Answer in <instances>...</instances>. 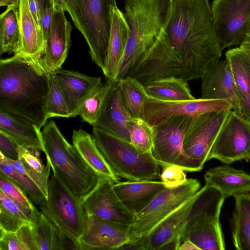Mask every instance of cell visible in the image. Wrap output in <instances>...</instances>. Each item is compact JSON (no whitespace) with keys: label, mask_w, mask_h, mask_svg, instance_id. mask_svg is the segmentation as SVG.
<instances>
[{"label":"cell","mask_w":250,"mask_h":250,"mask_svg":"<svg viewBox=\"0 0 250 250\" xmlns=\"http://www.w3.org/2000/svg\"><path fill=\"white\" fill-rule=\"evenodd\" d=\"M164 31L189 81L201 78L221 56L208 0L172 2Z\"/></svg>","instance_id":"1"},{"label":"cell","mask_w":250,"mask_h":250,"mask_svg":"<svg viewBox=\"0 0 250 250\" xmlns=\"http://www.w3.org/2000/svg\"><path fill=\"white\" fill-rule=\"evenodd\" d=\"M49 73L41 58L15 54L0 61V111L39 129L46 124Z\"/></svg>","instance_id":"2"},{"label":"cell","mask_w":250,"mask_h":250,"mask_svg":"<svg viewBox=\"0 0 250 250\" xmlns=\"http://www.w3.org/2000/svg\"><path fill=\"white\" fill-rule=\"evenodd\" d=\"M171 4L170 0H125V13L129 33L115 80L128 76L144 53L164 30Z\"/></svg>","instance_id":"3"},{"label":"cell","mask_w":250,"mask_h":250,"mask_svg":"<svg viewBox=\"0 0 250 250\" xmlns=\"http://www.w3.org/2000/svg\"><path fill=\"white\" fill-rule=\"evenodd\" d=\"M42 134L44 152L53 173L81 200L95 188L101 176L66 140L54 121L46 123Z\"/></svg>","instance_id":"4"},{"label":"cell","mask_w":250,"mask_h":250,"mask_svg":"<svg viewBox=\"0 0 250 250\" xmlns=\"http://www.w3.org/2000/svg\"><path fill=\"white\" fill-rule=\"evenodd\" d=\"M98 147L120 178L127 181L154 180L160 176V163L152 152L144 151L130 142L95 126L92 133Z\"/></svg>","instance_id":"5"},{"label":"cell","mask_w":250,"mask_h":250,"mask_svg":"<svg viewBox=\"0 0 250 250\" xmlns=\"http://www.w3.org/2000/svg\"><path fill=\"white\" fill-rule=\"evenodd\" d=\"M116 0H64V10L86 41L92 61L103 70Z\"/></svg>","instance_id":"6"},{"label":"cell","mask_w":250,"mask_h":250,"mask_svg":"<svg viewBox=\"0 0 250 250\" xmlns=\"http://www.w3.org/2000/svg\"><path fill=\"white\" fill-rule=\"evenodd\" d=\"M225 198L212 187L205 185L196 194L188 213L182 242L189 240L201 250L225 249L220 214Z\"/></svg>","instance_id":"7"},{"label":"cell","mask_w":250,"mask_h":250,"mask_svg":"<svg viewBox=\"0 0 250 250\" xmlns=\"http://www.w3.org/2000/svg\"><path fill=\"white\" fill-rule=\"evenodd\" d=\"M39 207L41 212L79 246V239L86 227L81 200L53 173L48 181L47 199Z\"/></svg>","instance_id":"8"},{"label":"cell","mask_w":250,"mask_h":250,"mask_svg":"<svg viewBox=\"0 0 250 250\" xmlns=\"http://www.w3.org/2000/svg\"><path fill=\"white\" fill-rule=\"evenodd\" d=\"M192 117L177 116L152 125V153L161 167L176 165L184 171L196 172L203 166L189 157L184 148V140Z\"/></svg>","instance_id":"9"},{"label":"cell","mask_w":250,"mask_h":250,"mask_svg":"<svg viewBox=\"0 0 250 250\" xmlns=\"http://www.w3.org/2000/svg\"><path fill=\"white\" fill-rule=\"evenodd\" d=\"M200 186L198 180L190 178L179 186L166 188L159 193L135 216L129 226L130 243L147 235L162 221L191 198L200 189Z\"/></svg>","instance_id":"10"},{"label":"cell","mask_w":250,"mask_h":250,"mask_svg":"<svg viewBox=\"0 0 250 250\" xmlns=\"http://www.w3.org/2000/svg\"><path fill=\"white\" fill-rule=\"evenodd\" d=\"M146 85L154 81L174 77L189 81L165 32L142 56L128 76Z\"/></svg>","instance_id":"11"},{"label":"cell","mask_w":250,"mask_h":250,"mask_svg":"<svg viewBox=\"0 0 250 250\" xmlns=\"http://www.w3.org/2000/svg\"><path fill=\"white\" fill-rule=\"evenodd\" d=\"M211 10L222 50L240 45L250 31V0H213Z\"/></svg>","instance_id":"12"},{"label":"cell","mask_w":250,"mask_h":250,"mask_svg":"<svg viewBox=\"0 0 250 250\" xmlns=\"http://www.w3.org/2000/svg\"><path fill=\"white\" fill-rule=\"evenodd\" d=\"M225 164L250 159V121L230 110L210 149L207 161Z\"/></svg>","instance_id":"13"},{"label":"cell","mask_w":250,"mask_h":250,"mask_svg":"<svg viewBox=\"0 0 250 250\" xmlns=\"http://www.w3.org/2000/svg\"><path fill=\"white\" fill-rule=\"evenodd\" d=\"M110 179L101 177L95 188L81 200L86 225L106 220L128 226L135 216L122 204Z\"/></svg>","instance_id":"14"},{"label":"cell","mask_w":250,"mask_h":250,"mask_svg":"<svg viewBox=\"0 0 250 250\" xmlns=\"http://www.w3.org/2000/svg\"><path fill=\"white\" fill-rule=\"evenodd\" d=\"M225 101L205 99L163 101L147 95L144 101V120L150 125L178 116L194 117L209 112L232 110Z\"/></svg>","instance_id":"15"},{"label":"cell","mask_w":250,"mask_h":250,"mask_svg":"<svg viewBox=\"0 0 250 250\" xmlns=\"http://www.w3.org/2000/svg\"><path fill=\"white\" fill-rule=\"evenodd\" d=\"M230 110L192 117L184 140L187 155L204 166L217 135Z\"/></svg>","instance_id":"16"},{"label":"cell","mask_w":250,"mask_h":250,"mask_svg":"<svg viewBox=\"0 0 250 250\" xmlns=\"http://www.w3.org/2000/svg\"><path fill=\"white\" fill-rule=\"evenodd\" d=\"M197 193V192H196ZM196 193L165 218L145 237L135 241L140 250H179L188 213Z\"/></svg>","instance_id":"17"},{"label":"cell","mask_w":250,"mask_h":250,"mask_svg":"<svg viewBox=\"0 0 250 250\" xmlns=\"http://www.w3.org/2000/svg\"><path fill=\"white\" fill-rule=\"evenodd\" d=\"M201 78V98L225 101L231 105L232 110L240 114L238 94L230 65L227 59L211 61Z\"/></svg>","instance_id":"18"},{"label":"cell","mask_w":250,"mask_h":250,"mask_svg":"<svg viewBox=\"0 0 250 250\" xmlns=\"http://www.w3.org/2000/svg\"><path fill=\"white\" fill-rule=\"evenodd\" d=\"M128 229L106 220L88 224L79 239V250H121L130 243Z\"/></svg>","instance_id":"19"},{"label":"cell","mask_w":250,"mask_h":250,"mask_svg":"<svg viewBox=\"0 0 250 250\" xmlns=\"http://www.w3.org/2000/svg\"><path fill=\"white\" fill-rule=\"evenodd\" d=\"M64 12L54 11L50 32L41 58L42 65L49 73L61 68L70 47L72 27Z\"/></svg>","instance_id":"20"},{"label":"cell","mask_w":250,"mask_h":250,"mask_svg":"<svg viewBox=\"0 0 250 250\" xmlns=\"http://www.w3.org/2000/svg\"><path fill=\"white\" fill-rule=\"evenodd\" d=\"M70 110L71 117L79 115L84 102L102 82L101 77H90L60 68L54 73Z\"/></svg>","instance_id":"21"},{"label":"cell","mask_w":250,"mask_h":250,"mask_svg":"<svg viewBox=\"0 0 250 250\" xmlns=\"http://www.w3.org/2000/svg\"><path fill=\"white\" fill-rule=\"evenodd\" d=\"M131 119L124 104L116 81L108 93L98 120L93 126L130 142L128 125Z\"/></svg>","instance_id":"22"},{"label":"cell","mask_w":250,"mask_h":250,"mask_svg":"<svg viewBox=\"0 0 250 250\" xmlns=\"http://www.w3.org/2000/svg\"><path fill=\"white\" fill-rule=\"evenodd\" d=\"M113 188L124 206L136 216L167 188L162 181L145 180L119 181Z\"/></svg>","instance_id":"23"},{"label":"cell","mask_w":250,"mask_h":250,"mask_svg":"<svg viewBox=\"0 0 250 250\" xmlns=\"http://www.w3.org/2000/svg\"><path fill=\"white\" fill-rule=\"evenodd\" d=\"M110 14L111 29L103 72L107 79L115 80L117 69L126 47L129 27L124 14L117 5L111 7Z\"/></svg>","instance_id":"24"},{"label":"cell","mask_w":250,"mask_h":250,"mask_svg":"<svg viewBox=\"0 0 250 250\" xmlns=\"http://www.w3.org/2000/svg\"><path fill=\"white\" fill-rule=\"evenodd\" d=\"M204 178L206 185L218 190L225 199L250 192V174L228 164L209 168Z\"/></svg>","instance_id":"25"},{"label":"cell","mask_w":250,"mask_h":250,"mask_svg":"<svg viewBox=\"0 0 250 250\" xmlns=\"http://www.w3.org/2000/svg\"><path fill=\"white\" fill-rule=\"evenodd\" d=\"M17 11L20 46L16 54L41 58L44 49L42 33L30 11L28 0H19Z\"/></svg>","instance_id":"26"},{"label":"cell","mask_w":250,"mask_h":250,"mask_svg":"<svg viewBox=\"0 0 250 250\" xmlns=\"http://www.w3.org/2000/svg\"><path fill=\"white\" fill-rule=\"evenodd\" d=\"M226 57L230 65L238 94L239 115L250 121V55L239 47L227 51Z\"/></svg>","instance_id":"27"},{"label":"cell","mask_w":250,"mask_h":250,"mask_svg":"<svg viewBox=\"0 0 250 250\" xmlns=\"http://www.w3.org/2000/svg\"><path fill=\"white\" fill-rule=\"evenodd\" d=\"M72 143L78 152L100 176L110 179L114 183L120 181L104 157L98 147L92 135L82 129L74 130Z\"/></svg>","instance_id":"28"},{"label":"cell","mask_w":250,"mask_h":250,"mask_svg":"<svg viewBox=\"0 0 250 250\" xmlns=\"http://www.w3.org/2000/svg\"><path fill=\"white\" fill-rule=\"evenodd\" d=\"M0 130L12 138L20 146L44 152L42 132L35 125L0 111Z\"/></svg>","instance_id":"29"},{"label":"cell","mask_w":250,"mask_h":250,"mask_svg":"<svg viewBox=\"0 0 250 250\" xmlns=\"http://www.w3.org/2000/svg\"><path fill=\"white\" fill-rule=\"evenodd\" d=\"M235 206L231 218L232 237L238 250H250V193L234 196Z\"/></svg>","instance_id":"30"},{"label":"cell","mask_w":250,"mask_h":250,"mask_svg":"<svg viewBox=\"0 0 250 250\" xmlns=\"http://www.w3.org/2000/svg\"><path fill=\"white\" fill-rule=\"evenodd\" d=\"M40 214L26 209L0 190V229L16 231L24 225L33 224Z\"/></svg>","instance_id":"31"},{"label":"cell","mask_w":250,"mask_h":250,"mask_svg":"<svg viewBox=\"0 0 250 250\" xmlns=\"http://www.w3.org/2000/svg\"><path fill=\"white\" fill-rule=\"evenodd\" d=\"M145 88L148 96L163 101L190 100L195 99L191 94L187 82L170 77L154 81Z\"/></svg>","instance_id":"32"},{"label":"cell","mask_w":250,"mask_h":250,"mask_svg":"<svg viewBox=\"0 0 250 250\" xmlns=\"http://www.w3.org/2000/svg\"><path fill=\"white\" fill-rule=\"evenodd\" d=\"M19 160L30 178L47 198L48 181L51 166L49 162L45 166L40 157L39 150L27 149L19 146Z\"/></svg>","instance_id":"33"},{"label":"cell","mask_w":250,"mask_h":250,"mask_svg":"<svg viewBox=\"0 0 250 250\" xmlns=\"http://www.w3.org/2000/svg\"><path fill=\"white\" fill-rule=\"evenodd\" d=\"M124 104L132 118L144 119L145 86L127 76L117 81Z\"/></svg>","instance_id":"34"},{"label":"cell","mask_w":250,"mask_h":250,"mask_svg":"<svg viewBox=\"0 0 250 250\" xmlns=\"http://www.w3.org/2000/svg\"><path fill=\"white\" fill-rule=\"evenodd\" d=\"M32 226L39 250H64L66 236L41 211Z\"/></svg>","instance_id":"35"},{"label":"cell","mask_w":250,"mask_h":250,"mask_svg":"<svg viewBox=\"0 0 250 250\" xmlns=\"http://www.w3.org/2000/svg\"><path fill=\"white\" fill-rule=\"evenodd\" d=\"M20 34L17 5L7 6L0 16V54L19 52Z\"/></svg>","instance_id":"36"},{"label":"cell","mask_w":250,"mask_h":250,"mask_svg":"<svg viewBox=\"0 0 250 250\" xmlns=\"http://www.w3.org/2000/svg\"><path fill=\"white\" fill-rule=\"evenodd\" d=\"M116 81L108 79L105 84L101 83L88 97L79 114L83 121L94 125L101 114L108 93Z\"/></svg>","instance_id":"37"},{"label":"cell","mask_w":250,"mask_h":250,"mask_svg":"<svg viewBox=\"0 0 250 250\" xmlns=\"http://www.w3.org/2000/svg\"><path fill=\"white\" fill-rule=\"evenodd\" d=\"M46 110L47 120L52 117H71L63 93L53 73H49Z\"/></svg>","instance_id":"38"},{"label":"cell","mask_w":250,"mask_h":250,"mask_svg":"<svg viewBox=\"0 0 250 250\" xmlns=\"http://www.w3.org/2000/svg\"><path fill=\"white\" fill-rule=\"evenodd\" d=\"M130 142L137 148L152 152V125L143 119L132 118L128 125Z\"/></svg>","instance_id":"39"},{"label":"cell","mask_w":250,"mask_h":250,"mask_svg":"<svg viewBox=\"0 0 250 250\" xmlns=\"http://www.w3.org/2000/svg\"><path fill=\"white\" fill-rule=\"evenodd\" d=\"M0 190L23 207L39 214L41 211L34 205L25 192L16 183L0 172Z\"/></svg>","instance_id":"40"},{"label":"cell","mask_w":250,"mask_h":250,"mask_svg":"<svg viewBox=\"0 0 250 250\" xmlns=\"http://www.w3.org/2000/svg\"><path fill=\"white\" fill-rule=\"evenodd\" d=\"M0 157H2L12 164L18 171L21 178L23 189L34 204L40 205L46 201L47 198L39 188L27 175L22 164L19 159L18 160H13L8 159L1 153H0Z\"/></svg>","instance_id":"41"},{"label":"cell","mask_w":250,"mask_h":250,"mask_svg":"<svg viewBox=\"0 0 250 250\" xmlns=\"http://www.w3.org/2000/svg\"><path fill=\"white\" fill-rule=\"evenodd\" d=\"M160 175L161 181L167 188H173L184 184L187 180L186 175L184 170L176 165L163 167Z\"/></svg>","instance_id":"42"},{"label":"cell","mask_w":250,"mask_h":250,"mask_svg":"<svg viewBox=\"0 0 250 250\" xmlns=\"http://www.w3.org/2000/svg\"><path fill=\"white\" fill-rule=\"evenodd\" d=\"M19 145L12 138L0 130V153L13 160L19 158Z\"/></svg>","instance_id":"43"},{"label":"cell","mask_w":250,"mask_h":250,"mask_svg":"<svg viewBox=\"0 0 250 250\" xmlns=\"http://www.w3.org/2000/svg\"><path fill=\"white\" fill-rule=\"evenodd\" d=\"M22 250H39L31 224L24 225L16 231Z\"/></svg>","instance_id":"44"},{"label":"cell","mask_w":250,"mask_h":250,"mask_svg":"<svg viewBox=\"0 0 250 250\" xmlns=\"http://www.w3.org/2000/svg\"><path fill=\"white\" fill-rule=\"evenodd\" d=\"M0 250H22L16 231L0 229Z\"/></svg>","instance_id":"45"},{"label":"cell","mask_w":250,"mask_h":250,"mask_svg":"<svg viewBox=\"0 0 250 250\" xmlns=\"http://www.w3.org/2000/svg\"><path fill=\"white\" fill-rule=\"evenodd\" d=\"M0 172L12 180L23 190L21 178L19 172L12 164L1 157H0Z\"/></svg>","instance_id":"46"},{"label":"cell","mask_w":250,"mask_h":250,"mask_svg":"<svg viewBox=\"0 0 250 250\" xmlns=\"http://www.w3.org/2000/svg\"><path fill=\"white\" fill-rule=\"evenodd\" d=\"M54 13V10L50 2L43 11L40 20V25L43 36L44 45L50 32Z\"/></svg>","instance_id":"47"},{"label":"cell","mask_w":250,"mask_h":250,"mask_svg":"<svg viewBox=\"0 0 250 250\" xmlns=\"http://www.w3.org/2000/svg\"><path fill=\"white\" fill-rule=\"evenodd\" d=\"M30 11L38 25L41 27L40 18L39 14L38 7L36 0H28Z\"/></svg>","instance_id":"48"},{"label":"cell","mask_w":250,"mask_h":250,"mask_svg":"<svg viewBox=\"0 0 250 250\" xmlns=\"http://www.w3.org/2000/svg\"><path fill=\"white\" fill-rule=\"evenodd\" d=\"M179 250H201L194 243L189 240L182 242L179 248Z\"/></svg>","instance_id":"49"},{"label":"cell","mask_w":250,"mask_h":250,"mask_svg":"<svg viewBox=\"0 0 250 250\" xmlns=\"http://www.w3.org/2000/svg\"><path fill=\"white\" fill-rule=\"evenodd\" d=\"M64 0H50V2L53 7L54 11H65Z\"/></svg>","instance_id":"50"},{"label":"cell","mask_w":250,"mask_h":250,"mask_svg":"<svg viewBox=\"0 0 250 250\" xmlns=\"http://www.w3.org/2000/svg\"><path fill=\"white\" fill-rule=\"evenodd\" d=\"M38 7L39 14L40 18L42 15L43 11L50 2V0H36Z\"/></svg>","instance_id":"51"},{"label":"cell","mask_w":250,"mask_h":250,"mask_svg":"<svg viewBox=\"0 0 250 250\" xmlns=\"http://www.w3.org/2000/svg\"><path fill=\"white\" fill-rule=\"evenodd\" d=\"M240 48L244 49L250 55V39H246L244 42L240 45Z\"/></svg>","instance_id":"52"},{"label":"cell","mask_w":250,"mask_h":250,"mask_svg":"<svg viewBox=\"0 0 250 250\" xmlns=\"http://www.w3.org/2000/svg\"><path fill=\"white\" fill-rule=\"evenodd\" d=\"M8 6L11 5H17L19 0H8Z\"/></svg>","instance_id":"53"},{"label":"cell","mask_w":250,"mask_h":250,"mask_svg":"<svg viewBox=\"0 0 250 250\" xmlns=\"http://www.w3.org/2000/svg\"><path fill=\"white\" fill-rule=\"evenodd\" d=\"M0 6H8V0H0Z\"/></svg>","instance_id":"54"},{"label":"cell","mask_w":250,"mask_h":250,"mask_svg":"<svg viewBox=\"0 0 250 250\" xmlns=\"http://www.w3.org/2000/svg\"><path fill=\"white\" fill-rule=\"evenodd\" d=\"M246 39H250V31L249 32V34L248 35L247 38Z\"/></svg>","instance_id":"55"},{"label":"cell","mask_w":250,"mask_h":250,"mask_svg":"<svg viewBox=\"0 0 250 250\" xmlns=\"http://www.w3.org/2000/svg\"><path fill=\"white\" fill-rule=\"evenodd\" d=\"M171 1V3L172 2H175V1H179V0H170Z\"/></svg>","instance_id":"56"}]
</instances>
